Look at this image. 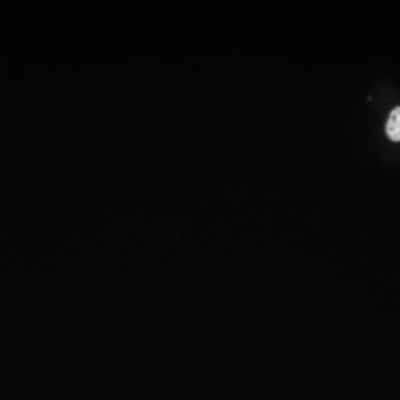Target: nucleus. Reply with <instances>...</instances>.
<instances>
[{
	"label": "nucleus",
	"instance_id": "obj_1",
	"mask_svg": "<svg viewBox=\"0 0 400 400\" xmlns=\"http://www.w3.org/2000/svg\"><path fill=\"white\" fill-rule=\"evenodd\" d=\"M386 133L390 141H400V107L390 112L389 119L386 125Z\"/></svg>",
	"mask_w": 400,
	"mask_h": 400
}]
</instances>
